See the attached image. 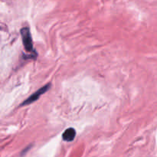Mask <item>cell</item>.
<instances>
[{
    "label": "cell",
    "mask_w": 157,
    "mask_h": 157,
    "mask_svg": "<svg viewBox=\"0 0 157 157\" xmlns=\"http://www.w3.org/2000/svg\"><path fill=\"white\" fill-rule=\"evenodd\" d=\"M21 38H22L23 44H24L25 49L26 50V52H29V53L34 52L33 42H32V35H31L29 28H22L21 29Z\"/></svg>",
    "instance_id": "1"
},
{
    "label": "cell",
    "mask_w": 157,
    "mask_h": 157,
    "mask_svg": "<svg viewBox=\"0 0 157 157\" xmlns=\"http://www.w3.org/2000/svg\"><path fill=\"white\" fill-rule=\"evenodd\" d=\"M50 87H51V84H47L45 86H44L43 87L40 88L39 90H37L36 92H35L33 94L31 95V96L29 97L27 100H25V101L24 102L21 104V106L28 105V104H32V103H33L34 101H37V100L40 98V96H41V95H42L43 94L45 93L47 90H48V89L50 88Z\"/></svg>",
    "instance_id": "2"
},
{
    "label": "cell",
    "mask_w": 157,
    "mask_h": 157,
    "mask_svg": "<svg viewBox=\"0 0 157 157\" xmlns=\"http://www.w3.org/2000/svg\"><path fill=\"white\" fill-rule=\"evenodd\" d=\"M76 136V131L74 128H68L64 132L62 135V138L64 141L71 142L73 140Z\"/></svg>",
    "instance_id": "3"
}]
</instances>
